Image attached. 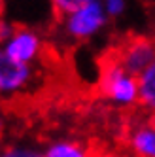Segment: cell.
Masks as SVG:
<instances>
[{"label": "cell", "instance_id": "obj_10", "mask_svg": "<svg viewBox=\"0 0 155 157\" xmlns=\"http://www.w3.org/2000/svg\"><path fill=\"white\" fill-rule=\"evenodd\" d=\"M89 2H93V0H49L53 12L57 13L61 19L66 17V15H70V13H74L76 10L87 6Z\"/></svg>", "mask_w": 155, "mask_h": 157}, {"label": "cell", "instance_id": "obj_4", "mask_svg": "<svg viewBox=\"0 0 155 157\" xmlns=\"http://www.w3.org/2000/svg\"><path fill=\"white\" fill-rule=\"evenodd\" d=\"M114 59L132 76H140L155 61V38L130 36L125 38L115 49L110 51Z\"/></svg>", "mask_w": 155, "mask_h": 157}, {"label": "cell", "instance_id": "obj_2", "mask_svg": "<svg viewBox=\"0 0 155 157\" xmlns=\"http://www.w3.org/2000/svg\"><path fill=\"white\" fill-rule=\"evenodd\" d=\"M110 17L104 12V6L100 0H93L87 6L76 10L74 13L62 17V27L64 32L68 34L72 40H91L96 36L106 25H108Z\"/></svg>", "mask_w": 155, "mask_h": 157}, {"label": "cell", "instance_id": "obj_7", "mask_svg": "<svg viewBox=\"0 0 155 157\" xmlns=\"http://www.w3.org/2000/svg\"><path fill=\"white\" fill-rule=\"evenodd\" d=\"M43 157H95V153L83 142L72 138H57L42 150Z\"/></svg>", "mask_w": 155, "mask_h": 157}, {"label": "cell", "instance_id": "obj_8", "mask_svg": "<svg viewBox=\"0 0 155 157\" xmlns=\"http://www.w3.org/2000/svg\"><path fill=\"white\" fill-rule=\"evenodd\" d=\"M138 104L155 114V61L138 76Z\"/></svg>", "mask_w": 155, "mask_h": 157}, {"label": "cell", "instance_id": "obj_13", "mask_svg": "<svg viewBox=\"0 0 155 157\" xmlns=\"http://www.w3.org/2000/svg\"><path fill=\"white\" fill-rule=\"evenodd\" d=\"M4 131H6V112H4L2 104H0V138H2Z\"/></svg>", "mask_w": 155, "mask_h": 157}, {"label": "cell", "instance_id": "obj_6", "mask_svg": "<svg viewBox=\"0 0 155 157\" xmlns=\"http://www.w3.org/2000/svg\"><path fill=\"white\" fill-rule=\"evenodd\" d=\"M127 146L132 157H155V121H140L130 127Z\"/></svg>", "mask_w": 155, "mask_h": 157}, {"label": "cell", "instance_id": "obj_12", "mask_svg": "<svg viewBox=\"0 0 155 157\" xmlns=\"http://www.w3.org/2000/svg\"><path fill=\"white\" fill-rule=\"evenodd\" d=\"M13 30H15V27L4 23V21H0V44H2V46H4V42H6L9 36H12Z\"/></svg>", "mask_w": 155, "mask_h": 157}, {"label": "cell", "instance_id": "obj_11", "mask_svg": "<svg viewBox=\"0 0 155 157\" xmlns=\"http://www.w3.org/2000/svg\"><path fill=\"white\" fill-rule=\"evenodd\" d=\"M102 6H104V12L110 19H117L127 12V6L129 2L127 0H100Z\"/></svg>", "mask_w": 155, "mask_h": 157}, {"label": "cell", "instance_id": "obj_3", "mask_svg": "<svg viewBox=\"0 0 155 157\" xmlns=\"http://www.w3.org/2000/svg\"><path fill=\"white\" fill-rule=\"evenodd\" d=\"M36 82L34 64L12 59L0 48V98H15L27 93Z\"/></svg>", "mask_w": 155, "mask_h": 157}, {"label": "cell", "instance_id": "obj_9", "mask_svg": "<svg viewBox=\"0 0 155 157\" xmlns=\"http://www.w3.org/2000/svg\"><path fill=\"white\" fill-rule=\"evenodd\" d=\"M0 157H43V153L28 144H8L0 148Z\"/></svg>", "mask_w": 155, "mask_h": 157}, {"label": "cell", "instance_id": "obj_5", "mask_svg": "<svg viewBox=\"0 0 155 157\" xmlns=\"http://www.w3.org/2000/svg\"><path fill=\"white\" fill-rule=\"evenodd\" d=\"M9 57L25 63V64H34L43 49V40L40 36V32H36L34 29H27V27H15V30L12 32L4 46H0Z\"/></svg>", "mask_w": 155, "mask_h": 157}, {"label": "cell", "instance_id": "obj_1", "mask_svg": "<svg viewBox=\"0 0 155 157\" xmlns=\"http://www.w3.org/2000/svg\"><path fill=\"white\" fill-rule=\"evenodd\" d=\"M98 89L106 100L119 108L138 104V78L121 66L110 53L100 66Z\"/></svg>", "mask_w": 155, "mask_h": 157}]
</instances>
